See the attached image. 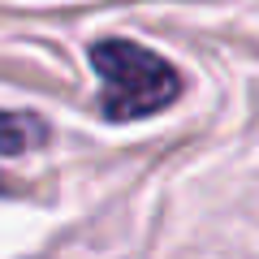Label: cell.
Returning a JSON list of instances; mask_svg holds the SVG:
<instances>
[{
	"label": "cell",
	"instance_id": "cell-3",
	"mask_svg": "<svg viewBox=\"0 0 259 259\" xmlns=\"http://www.w3.org/2000/svg\"><path fill=\"white\" fill-rule=\"evenodd\" d=\"M0 190H5V186H0Z\"/></svg>",
	"mask_w": 259,
	"mask_h": 259
},
{
	"label": "cell",
	"instance_id": "cell-2",
	"mask_svg": "<svg viewBox=\"0 0 259 259\" xmlns=\"http://www.w3.org/2000/svg\"><path fill=\"white\" fill-rule=\"evenodd\" d=\"M48 121L35 112H0V156H26L44 147Z\"/></svg>",
	"mask_w": 259,
	"mask_h": 259
},
{
	"label": "cell",
	"instance_id": "cell-1",
	"mask_svg": "<svg viewBox=\"0 0 259 259\" xmlns=\"http://www.w3.org/2000/svg\"><path fill=\"white\" fill-rule=\"evenodd\" d=\"M91 65L100 74V117L104 121H139L156 117L182 95L177 69L134 39H100L91 44Z\"/></svg>",
	"mask_w": 259,
	"mask_h": 259
}]
</instances>
